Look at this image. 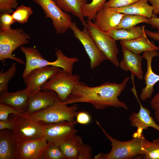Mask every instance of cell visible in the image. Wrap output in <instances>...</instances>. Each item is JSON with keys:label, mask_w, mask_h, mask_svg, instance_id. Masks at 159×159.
Here are the masks:
<instances>
[{"label": "cell", "mask_w": 159, "mask_h": 159, "mask_svg": "<svg viewBox=\"0 0 159 159\" xmlns=\"http://www.w3.org/2000/svg\"><path fill=\"white\" fill-rule=\"evenodd\" d=\"M130 77H126L120 83L106 82L98 86H87L80 81L74 86L71 93L64 102L68 105L78 102L91 104L95 109L102 110L109 107H128L118 97L125 89Z\"/></svg>", "instance_id": "1"}, {"label": "cell", "mask_w": 159, "mask_h": 159, "mask_svg": "<svg viewBox=\"0 0 159 159\" xmlns=\"http://www.w3.org/2000/svg\"><path fill=\"white\" fill-rule=\"evenodd\" d=\"M96 122L111 142L112 149L108 153H100L95 155L93 159H127L138 155H143V142L145 137L143 133L136 132L132 135V139L127 141H120L109 134L98 121Z\"/></svg>", "instance_id": "2"}, {"label": "cell", "mask_w": 159, "mask_h": 159, "mask_svg": "<svg viewBox=\"0 0 159 159\" xmlns=\"http://www.w3.org/2000/svg\"><path fill=\"white\" fill-rule=\"evenodd\" d=\"M20 49L24 53L26 58L25 68L22 74L23 79L33 69L49 66L60 67L67 72L72 74L74 64L79 61V59L76 57H67L60 49L56 51L55 54L57 59L53 62H49L45 59L35 48L21 46Z\"/></svg>", "instance_id": "3"}, {"label": "cell", "mask_w": 159, "mask_h": 159, "mask_svg": "<svg viewBox=\"0 0 159 159\" xmlns=\"http://www.w3.org/2000/svg\"><path fill=\"white\" fill-rule=\"evenodd\" d=\"M58 100L45 109L25 116L42 125L67 121L77 123L75 118L78 112L77 105L74 103L70 107Z\"/></svg>", "instance_id": "4"}, {"label": "cell", "mask_w": 159, "mask_h": 159, "mask_svg": "<svg viewBox=\"0 0 159 159\" xmlns=\"http://www.w3.org/2000/svg\"><path fill=\"white\" fill-rule=\"evenodd\" d=\"M30 37L22 28L11 29L7 31L0 29V60L4 63L6 59L16 61L19 64H25L21 59L12 55L18 47L28 44Z\"/></svg>", "instance_id": "5"}, {"label": "cell", "mask_w": 159, "mask_h": 159, "mask_svg": "<svg viewBox=\"0 0 159 159\" xmlns=\"http://www.w3.org/2000/svg\"><path fill=\"white\" fill-rule=\"evenodd\" d=\"M80 78L79 75L70 74L61 68L43 85L41 90L55 92L59 100L64 102L80 81Z\"/></svg>", "instance_id": "6"}, {"label": "cell", "mask_w": 159, "mask_h": 159, "mask_svg": "<svg viewBox=\"0 0 159 159\" xmlns=\"http://www.w3.org/2000/svg\"><path fill=\"white\" fill-rule=\"evenodd\" d=\"M88 32L99 50L105 55L107 59L115 66L119 67L117 55L119 50L115 41L107 32L95 25L92 21H87Z\"/></svg>", "instance_id": "7"}, {"label": "cell", "mask_w": 159, "mask_h": 159, "mask_svg": "<svg viewBox=\"0 0 159 159\" xmlns=\"http://www.w3.org/2000/svg\"><path fill=\"white\" fill-rule=\"evenodd\" d=\"M33 1L41 7L45 17L51 19L57 34H64L70 29L73 22L71 16L60 8L54 0Z\"/></svg>", "instance_id": "8"}, {"label": "cell", "mask_w": 159, "mask_h": 159, "mask_svg": "<svg viewBox=\"0 0 159 159\" xmlns=\"http://www.w3.org/2000/svg\"><path fill=\"white\" fill-rule=\"evenodd\" d=\"M14 137L17 141L33 140L44 137V125L25 116L23 114L12 118Z\"/></svg>", "instance_id": "9"}, {"label": "cell", "mask_w": 159, "mask_h": 159, "mask_svg": "<svg viewBox=\"0 0 159 159\" xmlns=\"http://www.w3.org/2000/svg\"><path fill=\"white\" fill-rule=\"evenodd\" d=\"M70 29L73 32L74 37L83 46L90 60L91 69H95L107 59L105 55L98 49L90 34L87 27L84 26L81 31L75 22H72Z\"/></svg>", "instance_id": "10"}, {"label": "cell", "mask_w": 159, "mask_h": 159, "mask_svg": "<svg viewBox=\"0 0 159 159\" xmlns=\"http://www.w3.org/2000/svg\"><path fill=\"white\" fill-rule=\"evenodd\" d=\"M75 124L70 121H64L44 125V136L48 142L58 147L75 135L77 130Z\"/></svg>", "instance_id": "11"}, {"label": "cell", "mask_w": 159, "mask_h": 159, "mask_svg": "<svg viewBox=\"0 0 159 159\" xmlns=\"http://www.w3.org/2000/svg\"><path fill=\"white\" fill-rule=\"evenodd\" d=\"M47 141L44 137L17 141L16 159H40Z\"/></svg>", "instance_id": "12"}, {"label": "cell", "mask_w": 159, "mask_h": 159, "mask_svg": "<svg viewBox=\"0 0 159 159\" xmlns=\"http://www.w3.org/2000/svg\"><path fill=\"white\" fill-rule=\"evenodd\" d=\"M132 88L130 89L137 100L140 106L138 113L132 112L129 117L130 125L137 127L136 132L143 133L144 130H147L149 127L153 128L159 131V125L157 124L151 116L150 110L144 107L140 102L137 94L135 85L134 80H132Z\"/></svg>", "instance_id": "13"}, {"label": "cell", "mask_w": 159, "mask_h": 159, "mask_svg": "<svg viewBox=\"0 0 159 159\" xmlns=\"http://www.w3.org/2000/svg\"><path fill=\"white\" fill-rule=\"evenodd\" d=\"M61 68L49 66L34 69L24 78L30 93L41 90L43 85Z\"/></svg>", "instance_id": "14"}, {"label": "cell", "mask_w": 159, "mask_h": 159, "mask_svg": "<svg viewBox=\"0 0 159 159\" xmlns=\"http://www.w3.org/2000/svg\"><path fill=\"white\" fill-rule=\"evenodd\" d=\"M59 100L57 94L52 90H40L30 93L27 110L24 115H28L45 109Z\"/></svg>", "instance_id": "15"}, {"label": "cell", "mask_w": 159, "mask_h": 159, "mask_svg": "<svg viewBox=\"0 0 159 159\" xmlns=\"http://www.w3.org/2000/svg\"><path fill=\"white\" fill-rule=\"evenodd\" d=\"M159 55L157 50L149 51L143 52L142 55L147 62V71L144 77L145 85L142 88L140 95V98L145 101L150 98L153 93L154 86L159 81V75L153 71L152 67V59Z\"/></svg>", "instance_id": "16"}, {"label": "cell", "mask_w": 159, "mask_h": 159, "mask_svg": "<svg viewBox=\"0 0 159 159\" xmlns=\"http://www.w3.org/2000/svg\"><path fill=\"white\" fill-rule=\"evenodd\" d=\"M124 15L104 6L96 14L94 23L100 29L107 32L116 28Z\"/></svg>", "instance_id": "17"}, {"label": "cell", "mask_w": 159, "mask_h": 159, "mask_svg": "<svg viewBox=\"0 0 159 159\" xmlns=\"http://www.w3.org/2000/svg\"><path fill=\"white\" fill-rule=\"evenodd\" d=\"M0 94V103L9 106L21 113H25L28 107L30 94L28 87L15 92H7Z\"/></svg>", "instance_id": "18"}, {"label": "cell", "mask_w": 159, "mask_h": 159, "mask_svg": "<svg viewBox=\"0 0 159 159\" xmlns=\"http://www.w3.org/2000/svg\"><path fill=\"white\" fill-rule=\"evenodd\" d=\"M122 51L123 59L119 63V67L123 70L130 71L139 80H143V72L142 68V56L135 54L122 47Z\"/></svg>", "instance_id": "19"}, {"label": "cell", "mask_w": 159, "mask_h": 159, "mask_svg": "<svg viewBox=\"0 0 159 159\" xmlns=\"http://www.w3.org/2000/svg\"><path fill=\"white\" fill-rule=\"evenodd\" d=\"M16 143L12 130H0V159H16Z\"/></svg>", "instance_id": "20"}, {"label": "cell", "mask_w": 159, "mask_h": 159, "mask_svg": "<svg viewBox=\"0 0 159 159\" xmlns=\"http://www.w3.org/2000/svg\"><path fill=\"white\" fill-rule=\"evenodd\" d=\"M144 33L143 35L135 39L128 41H121L120 44L122 47L136 54H140L145 52L159 50V47L151 42Z\"/></svg>", "instance_id": "21"}, {"label": "cell", "mask_w": 159, "mask_h": 159, "mask_svg": "<svg viewBox=\"0 0 159 159\" xmlns=\"http://www.w3.org/2000/svg\"><path fill=\"white\" fill-rule=\"evenodd\" d=\"M148 1L139 0L125 6L113 9L119 13L126 14L139 15L148 18L157 17L153 14V7L148 4Z\"/></svg>", "instance_id": "22"}, {"label": "cell", "mask_w": 159, "mask_h": 159, "mask_svg": "<svg viewBox=\"0 0 159 159\" xmlns=\"http://www.w3.org/2000/svg\"><path fill=\"white\" fill-rule=\"evenodd\" d=\"M57 5L64 11L71 13L77 17L84 26H87L81 10L82 6L87 0H54Z\"/></svg>", "instance_id": "23"}, {"label": "cell", "mask_w": 159, "mask_h": 159, "mask_svg": "<svg viewBox=\"0 0 159 159\" xmlns=\"http://www.w3.org/2000/svg\"><path fill=\"white\" fill-rule=\"evenodd\" d=\"M145 30V26H135L128 29H115L107 32L116 41H128L142 36Z\"/></svg>", "instance_id": "24"}, {"label": "cell", "mask_w": 159, "mask_h": 159, "mask_svg": "<svg viewBox=\"0 0 159 159\" xmlns=\"http://www.w3.org/2000/svg\"><path fill=\"white\" fill-rule=\"evenodd\" d=\"M83 144L82 138L75 135L64 142L59 147L66 159H77L79 150Z\"/></svg>", "instance_id": "25"}, {"label": "cell", "mask_w": 159, "mask_h": 159, "mask_svg": "<svg viewBox=\"0 0 159 159\" xmlns=\"http://www.w3.org/2000/svg\"><path fill=\"white\" fill-rule=\"evenodd\" d=\"M106 0H92L90 3H86L83 5L81 10L84 17L88 20L95 21L96 15L98 11L103 7Z\"/></svg>", "instance_id": "26"}, {"label": "cell", "mask_w": 159, "mask_h": 159, "mask_svg": "<svg viewBox=\"0 0 159 159\" xmlns=\"http://www.w3.org/2000/svg\"><path fill=\"white\" fill-rule=\"evenodd\" d=\"M148 18L142 16L125 14L116 29L129 28L140 23L148 24Z\"/></svg>", "instance_id": "27"}, {"label": "cell", "mask_w": 159, "mask_h": 159, "mask_svg": "<svg viewBox=\"0 0 159 159\" xmlns=\"http://www.w3.org/2000/svg\"><path fill=\"white\" fill-rule=\"evenodd\" d=\"M143 155L146 159H159V138L151 142L145 138L143 142Z\"/></svg>", "instance_id": "28"}, {"label": "cell", "mask_w": 159, "mask_h": 159, "mask_svg": "<svg viewBox=\"0 0 159 159\" xmlns=\"http://www.w3.org/2000/svg\"><path fill=\"white\" fill-rule=\"evenodd\" d=\"M40 159H66V158L59 147L48 142Z\"/></svg>", "instance_id": "29"}, {"label": "cell", "mask_w": 159, "mask_h": 159, "mask_svg": "<svg viewBox=\"0 0 159 159\" xmlns=\"http://www.w3.org/2000/svg\"><path fill=\"white\" fill-rule=\"evenodd\" d=\"M16 70V63H13L6 71L0 72V93L8 92V83L15 75Z\"/></svg>", "instance_id": "30"}, {"label": "cell", "mask_w": 159, "mask_h": 159, "mask_svg": "<svg viewBox=\"0 0 159 159\" xmlns=\"http://www.w3.org/2000/svg\"><path fill=\"white\" fill-rule=\"evenodd\" d=\"M33 14V11L30 7L21 4L13 12L11 16L16 22L24 24L27 22L29 16Z\"/></svg>", "instance_id": "31"}, {"label": "cell", "mask_w": 159, "mask_h": 159, "mask_svg": "<svg viewBox=\"0 0 159 159\" xmlns=\"http://www.w3.org/2000/svg\"><path fill=\"white\" fill-rule=\"evenodd\" d=\"M18 0H0L1 13L11 14L13 12V9H16L19 5Z\"/></svg>", "instance_id": "32"}, {"label": "cell", "mask_w": 159, "mask_h": 159, "mask_svg": "<svg viewBox=\"0 0 159 159\" xmlns=\"http://www.w3.org/2000/svg\"><path fill=\"white\" fill-rule=\"evenodd\" d=\"M16 21L11 15L6 13H1L0 16V29L7 31L10 29L11 25Z\"/></svg>", "instance_id": "33"}, {"label": "cell", "mask_w": 159, "mask_h": 159, "mask_svg": "<svg viewBox=\"0 0 159 159\" xmlns=\"http://www.w3.org/2000/svg\"><path fill=\"white\" fill-rule=\"evenodd\" d=\"M11 114L18 115L22 113L9 106L0 103V120H4L8 119L9 115Z\"/></svg>", "instance_id": "34"}, {"label": "cell", "mask_w": 159, "mask_h": 159, "mask_svg": "<svg viewBox=\"0 0 159 159\" xmlns=\"http://www.w3.org/2000/svg\"><path fill=\"white\" fill-rule=\"evenodd\" d=\"M139 0H109L104 6L112 8H117L126 6Z\"/></svg>", "instance_id": "35"}, {"label": "cell", "mask_w": 159, "mask_h": 159, "mask_svg": "<svg viewBox=\"0 0 159 159\" xmlns=\"http://www.w3.org/2000/svg\"><path fill=\"white\" fill-rule=\"evenodd\" d=\"M92 158L91 148L88 145L83 144L79 150L77 159H90Z\"/></svg>", "instance_id": "36"}, {"label": "cell", "mask_w": 159, "mask_h": 159, "mask_svg": "<svg viewBox=\"0 0 159 159\" xmlns=\"http://www.w3.org/2000/svg\"><path fill=\"white\" fill-rule=\"evenodd\" d=\"M76 117L77 122L83 125L87 124L91 121L90 115L85 112H78Z\"/></svg>", "instance_id": "37"}, {"label": "cell", "mask_w": 159, "mask_h": 159, "mask_svg": "<svg viewBox=\"0 0 159 159\" xmlns=\"http://www.w3.org/2000/svg\"><path fill=\"white\" fill-rule=\"evenodd\" d=\"M13 122L12 118L2 120H0V130L3 129H8L12 130Z\"/></svg>", "instance_id": "38"}, {"label": "cell", "mask_w": 159, "mask_h": 159, "mask_svg": "<svg viewBox=\"0 0 159 159\" xmlns=\"http://www.w3.org/2000/svg\"><path fill=\"white\" fill-rule=\"evenodd\" d=\"M150 106L155 112H159V92L152 99L150 102Z\"/></svg>", "instance_id": "39"}, {"label": "cell", "mask_w": 159, "mask_h": 159, "mask_svg": "<svg viewBox=\"0 0 159 159\" xmlns=\"http://www.w3.org/2000/svg\"><path fill=\"white\" fill-rule=\"evenodd\" d=\"M148 24H150L153 28L156 29L159 32V17H152L148 18Z\"/></svg>", "instance_id": "40"}, {"label": "cell", "mask_w": 159, "mask_h": 159, "mask_svg": "<svg viewBox=\"0 0 159 159\" xmlns=\"http://www.w3.org/2000/svg\"><path fill=\"white\" fill-rule=\"evenodd\" d=\"M145 32L147 35L150 38L159 42V32H153L145 29Z\"/></svg>", "instance_id": "41"}, {"label": "cell", "mask_w": 159, "mask_h": 159, "mask_svg": "<svg viewBox=\"0 0 159 159\" xmlns=\"http://www.w3.org/2000/svg\"><path fill=\"white\" fill-rule=\"evenodd\" d=\"M152 4L154 9L153 14L156 15L159 14V0H148Z\"/></svg>", "instance_id": "42"}, {"label": "cell", "mask_w": 159, "mask_h": 159, "mask_svg": "<svg viewBox=\"0 0 159 159\" xmlns=\"http://www.w3.org/2000/svg\"><path fill=\"white\" fill-rule=\"evenodd\" d=\"M154 116L155 119L159 124V112L155 111Z\"/></svg>", "instance_id": "43"}]
</instances>
